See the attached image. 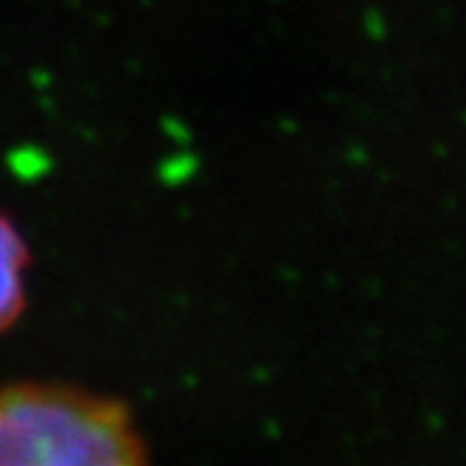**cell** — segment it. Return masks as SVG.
<instances>
[{
    "label": "cell",
    "mask_w": 466,
    "mask_h": 466,
    "mask_svg": "<svg viewBox=\"0 0 466 466\" xmlns=\"http://www.w3.org/2000/svg\"><path fill=\"white\" fill-rule=\"evenodd\" d=\"M0 466H149L118 399L56 382L0 385Z\"/></svg>",
    "instance_id": "cell-1"
},
{
    "label": "cell",
    "mask_w": 466,
    "mask_h": 466,
    "mask_svg": "<svg viewBox=\"0 0 466 466\" xmlns=\"http://www.w3.org/2000/svg\"><path fill=\"white\" fill-rule=\"evenodd\" d=\"M25 270L28 248L20 230L0 217V331L15 326L25 307Z\"/></svg>",
    "instance_id": "cell-2"
}]
</instances>
